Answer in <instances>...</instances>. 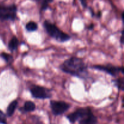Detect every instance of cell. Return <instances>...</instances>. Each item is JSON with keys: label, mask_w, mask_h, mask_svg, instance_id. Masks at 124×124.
<instances>
[{"label": "cell", "mask_w": 124, "mask_h": 124, "mask_svg": "<svg viewBox=\"0 0 124 124\" xmlns=\"http://www.w3.org/2000/svg\"><path fill=\"white\" fill-rule=\"evenodd\" d=\"M60 69L64 73L81 79H85L88 76L87 64L78 57H71L65 60L61 65Z\"/></svg>", "instance_id": "1"}, {"label": "cell", "mask_w": 124, "mask_h": 124, "mask_svg": "<svg viewBox=\"0 0 124 124\" xmlns=\"http://www.w3.org/2000/svg\"><path fill=\"white\" fill-rule=\"evenodd\" d=\"M44 27L47 33L51 37L55 39L58 42H64L71 39L70 35L65 33L64 31L61 30L56 25L52 24L48 21L46 20L44 22Z\"/></svg>", "instance_id": "2"}, {"label": "cell", "mask_w": 124, "mask_h": 124, "mask_svg": "<svg viewBox=\"0 0 124 124\" xmlns=\"http://www.w3.org/2000/svg\"><path fill=\"white\" fill-rule=\"evenodd\" d=\"M30 92L32 97L36 99H50L52 96L51 90L42 86L33 85L30 88Z\"/></svg>", "instance_id": "3"}, {"label": "cell", "mask_w": 124, "mask_h": 124, "mask_svg": "<svg viewBox=\"0 0 124 124\" xmlns=\"http://www.w3.org/2000/svg\"><path fill=\"white\" fill-rule=\"evenodd\" d=\"M17 7L15 5L0 7V19L2 21H15L16 18Z\"/></svg>", "instance_id": "4"}, {"label": "cell", "mask_w": 124, "mask_h": 124, "mask_svg": "<svg viewBox=\"0 0 124 124\" xmlns=\"http://www.w3.org/2000/svg\"><path fill=\"white\" fill-rule=\"evenodd\" d=\"M50 108L54 116H59L66 112L70 107V105L64 101H51Z\"/></svg>", "instance_id": "5"}, {"label": "cell", "mask_w": 124, "mask_h": 124, "mask_svg": "<svg viewBox=\"0 0 124 124\" xmlns=\"http://www.w3.org/2000/svg\"><path fill=\"white\" fill-rule=\"evenodd\" d=\"M91 68L93 69H96V70L104 71V72L107 73L108 75H111L113 76H117L121 72L122 73H124V70L122 67H116L115 66V65H111V64H107V65H93L92 67H91Z\"/></svg>", "instance_id": "6"}, {"label": "cell", "mask_w": 124, "mask_h": 124, "mask_svg": "<svg viewBox=\"0 0 124 124\" xmlns=\"http://www.w3.org/2000/svg\"><path fill=\"white\" fill-rule=\"evenodd\" d=\"M90 108L88 107L85 108H80L77 109L75 111L73 112L72 113H70L67 116V118L68 119L69 121L71 123L74 124L76 121L83 117L84 115H85L89 111Z\"/></svg>", "instance_id": "7"}, {"label": "cell", "mask_w": 124, "mask_h": 124, "mask_svg": "<svg viewBox=\"0 0 124 124\" xmlns=\"http://www.w3.org/2000/svg\"><path fill=\"white\" fill-rule=\"evenodd\" d=\"M79 124H97L98 119L97 117L92 113V110H89L85 115L78 120Z\"/></svg>", "instance_id": "8"}, {"label": "cell", "mask_w": 124, "mask_h": 124, "mask_svg": "<svg viewBox=\"0 0 124 124\" xmlns=\"http://www.w3.org/2000/svg\"><path fill=\"white\" fill-rule=\"evenodd\" d=\"M36 109V105L35 103L31 101H26L24 104V107L23 108H21L19 110L23 112H31V111H35Z\"/></svg>", "instance_id": "9"}, {"label": "cell", "mask_w": 124, "mask_h": 124, "mask_svg": "<svg viewBox=\"0 0 124 124\" xmlns=\"http://www.w3.org/2000/svg\"><path fill=\"white\" fill-rule=\"evenodd\" d=\"M18 101L16 100H15L8 105L7 108V116L8 117H11V116H13L16 109L17 106H18Z\"/></svg>", "instance_id": "10"}, {"label": "cell", "mask_w": 124, "mask_h": 124, "mask_svg": "<svg viewBox=\"0 0 124 124\" xmlns=\"http://www.w3.org/2000/svg\"><path fill=\"white\" fill-rule=\"evenodd\" d=\"M18 44H19V41H18V39L14 36V37L10 39V41L8 42V47L9 48V50L12 52L15 50L17 49L18 48Z\"/></svg>", "instance_id": "11"}, {"label": "cell", "mask_w": 124, "mask_h": 124, "mask_svg": "<svg viewBox=\"0 0 124 124\" xmlns=\"http://www.w3.org/2000/svg\"><path fill=\"white\" fill-rule=\"evenodd\" d=\"M38 25L37 23L33 21H30L25 25V29L29 32H32V31H36L38 29Z\"/></svg>", "instance_id": "12"}, {"label": "cell", "mask_w": 124, "mask_h": 124, "mask_svg": "<svg viewBox=\"0 0 124 124\" xmlns=\"http://www.w3.org/2000/svg\"><path fill=\"white\" fill-rule=\"evenodd\" d=\"M113 81L114 84L116 86V87H117L119 90H124V81L123 78H119L117 79L114 80Z\"/></svg>", "instance_id": "13"}, {"label": "cell", "mask_w": 124, "mask_h": 124, "mask_svg": "<svg viewBox=\"0 0 124 124\" xmlns=\"http://www.w3.org/2000/svg\"><path fill=\"white\" fill-rule=\"evenodd\" d=\"M41 5V10L45 11L48 8L49 4L53 1V0H37Z\"/></svg>", "instance_id": "14"}, {"label": "cell", "mask_w": 124, "mask_h": 124, "mask_svg": "<svg viewBox=\"0 0 124 124\" xmlns=\"http://www.w3.org/2000/svg\"><path fill=\"white\" fill-rule=\"evenodd\" d=\"M1 56L7 62H12V60H13V58L10 54H8L6 53H2L1 54Z\"/></svg>", "instance_id": "15"}, {"label": "cell", "mask_w": 124, "mask_h": 124, "mask_svg": "<svg viewBox=\"0 0 124 124\" xmlns=\"http://www.w3.org/2000/svg\"><path fill=\"white\" fill-rule=\"evenodd\" d=\"M0 124H7V117L6 115L0 110Z\"/></svg>", "instance_id": "16"}, {"label": "cell", "mask_w": 124, "mask_h": 124, "mask_svg": "<svg viewBox=\"0 0 124 124\" xmlns=\"http://www.w3.org/2000/svg\"><path fill=\"white\" fill-rule=\"evenodd\" d=\"M81 2V4H82V6H83L84 7H87V1H86V0H80Z\"/></svg>", "instance_id": "17"}, {"label": "cell", "mask_w": 124, "mask_h": 124, "mask_svg": "<svg viewBox=\"0 0 124 124\" xmlns=\"http://www.w3.org/2000/svg\"><path fill=\"white\" fill-rule=\"evenodd\" d=\"M123 35H124V30H122V35H121V39H120V41H121V43L122 44H124V36H123Z\"/></svg>", "instance_id": "18"}, {"label": "cell", "mask_w": 124, "mask_h": 124, "mask_svg": "<svg viewBox=\"0 0 124 124\" xmlns=\"http://www.w3.org/2000/svg\"><path fill=\"white\" fill-rule=\"evenodd\" d=\"M93 27H94V25H93V24H92V25H90V26L88 27V29H89V30H92V29H93Z\"/></svg>", "instance_id": "19"}, {"label": "cell", "mask_w": 124, "mask_h": 124, "mask_svg": "<svg viewBox=\"0 0 124 124\" xmlns=\"http://www.w3.org/2000/svg\"><path fill=\"white\" fill-rule=\"evenodd\" d=\"M124 12H122V21H123V22H124Z\"/></svg>", "instance_id": "20"}, {"label": "cell", "mask_w": 124, "mask_h": 124, "mask_svg": "<svg viewBox=\"0 0 124 124\" xmlns=\"http://www.w3.org/2000/svg\"></svg>", "instance_id": "21"}]
</instances>
